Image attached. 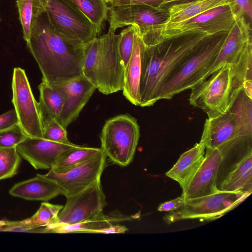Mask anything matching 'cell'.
<instances>
[{"label":"cell","mask_w":252,"mask_h":252,"mask_svg":"<svg viewBox=\"0 0 252 252\" xmlns=\"http://www.w3.org/2000/svg\"><path fill=\"white\" fill-rule=\"evenodd\" d=\"M19 124L0 130V149L16 147L26 137Z\"/></svg>","instance_id":"35"},{"label":"cell","mask_w":252,"mask_h":252,"mask_svg":"<svg viewBox=\"0 0 252 252\" xmlns=\"http://www.w3.org/2000/svg\"><path fill=\"white\" fill-rule=\"evenodd\" d=\"M106 156L101 151L87 161L63 172L51 169L44 176L56 182L61 194L66 197L84 189L93 182L100 179L104 169Z\"/></svg>","instance_id":"13"},{"label":"cell","mask_w":252,"mask_h":252,"mask_svg":"<svg viewBox=\"0 0 252 252\" xmlns=\"http://www.w3.org/2000/svg\"><path fill=\"white\" fill-rule=\"evenodd\" d=\"M16 2L23 38L27 43L33 19L44 9V7L41 0H16Z\"/></svg>","instance_id":"29"},{"label":"cell","mask_w":252,"mask_h":252,"mask_svg":"<svg viewBox=\"0 0 252 252\" xmlns=\"http://www.w3.org/2000/svg\"><path fill=\"white\" fill-rule=\"evenodd\" d=\"M201 139L204 141L206 147L220 150L224 158L241 143L252 141L241 135L234 117L228 111L206 119Z\"/></svg>","instance_id":"14"},{"label":"cell","mask_w":252,"mask_h":252,"mask_svg":"<svg viewBox=\"0 0 252 252\" xmlns=\"http://www.w3.org/2000/svg\"><path fill=\"white\" fill-rule=\"evenodd\" d=\"M135 31V26L130 25L123 30L119 34L118 49L124 63L125 70L129 63L133 51Z\"/></svg>","instance_id":"34"},{"label":"cell","mask_w":252,"mask_h":252,"mask_svg":"<svg viewBox=\"0 0 252 252\" xmlns=\"http://www.w3.org/2000/svg\"><path fill=\"white\" fill-rule=\"evenodd\" d=\"M0 231L45 233V229L38 227L27 219L22 220H0Z\"/></svg>","instance_id":"36"},{"label":"cell","mask_w":252,"mask_h":252,"mask_svg":"<svg viewBox=\"0 0 252 252\" xmlns=\"http://www.w3.org/2000/svg\"><path fill=\"white\" fill-rule=\"evenodd\" d=\"M140 136L136 120L128 114L116 116L106 121L101 135V149L106 157L120 166L132 160Z\"/></svg>","instance_id":"7"},{"label":"cell","mask_w":252,"mask_h":252,"mask_svg":"<svg viewBox=\"0 0 252 252\" xmlns=\"http://www.w3.org/2000/svg\"><path fill=\"white\" fill-rule=\"evenodd\" d=\"M78 146L72 143H62L27 136L16 148L21 157L35 169H51L64 152Z\"/></svg>","instance_id":"15"},{"label":"cell","mask_w":252,"mask_h":252,"mask_svg":"<svg viewBox=\"0 0 252 252\" xmlns=\"http://www.w3.org/2000/svg\"><path fill=\"white\" fill-rule=\"evenodd\" d=\"M128 230V228L124 225L118 223L114 224L99 232V234H119L125 233Z\"/></svg>","instance_id":"41"},{"label":"cell","mask_w":252,"mask_h":252,"mask_svg":"<svg viewBox=\"0 0 252 252\" xmlns=\"http://www.w3.org/2000/svg\"><path fill=\"white\" fill-rule=\"evenodd\" d=\"M61 85L65 93V99L60 123L66 128L78 117L96 88L83 75Z\"/></svg>","instance_id":"18"},{"label":"cell","mask_w":252,"mask_h":252,"mask_svg":"<svg viewBox=\"0 0 252 252\" xmlns=\"http://www.w3.org/2000/svg\"><path fill=\"white\" fill-rule=\"evenodd\" d=\"M234 5L236 13L238 16H244L252 21V0H231Z\"/></svg>","instance_id":"38"},{"label":"cell","mask_w":252,"mask_h":252,"mask_svg":"<svg viewBox=\"0 0 252 252\" xmlns=\"http://www.w3.org/2000/svg\"><path fill=\"white\" fill-rule=\"evenodd\" d=\"M240 86L232 66L226 64L190 88L189 104L212 118L227 111L234 90Z\"/></svg>","instance_id":"6"},{"label":"cell","mask_w":252,"mask_h":252,"mask_svg":"<svg viewBox=\"0 0 252 252\" xmlns=\"http://www.w3.org/2000/svg\"><path fill=\"white\" fill-rule=\"evenodd\" d=\"M227 111L234 117L241 135L252 140V98L247 95L242 86L234 90Z\"/></svg>","instance_id":"23"},{"label":"cell","mask_w":252,"mask_h":252,"mask_svg":"<svg viewBox=\"0 0 252 252\" xmlns=\"http://www.w3.org/2000/svg\"><path fill=\"white\" fill-rule=\"evenodd\" d=\"M106 205L100 179H98L81 191L66 197V203L59 213L57 223L51 228L58 225L74 224L97 217L103 213Z\"/></svg>","instance_id":"12"},{"label":"cell","mask_w":252,"mask_h":252,"mask_svg":"<svg viewBox=\"0 0 252 252\" xmlns=\"http://www.w3.org/2000/svg\"><path fill=\"white\" fill-rule=\"evenodd\" d=\"M185 200V198L181 195L174 199L165 201L160 204L158 208V210L159 212H165L174 211L184 204Z\"/></svg>","instance_id":"40"},{"label":"cell","mask_w":252,"mask_h":252,"mask_svg":"<svg viewBox=\"0 0 252 252\" xmlns=\"http://www.w3.org/2000/svg\"><path fill=\"white\" fill-rule=\"evenodd\" d=\"M251 22L244 16L237 15L207 78L226 64L233 66L238 63L247 45L252 40Z\"/></svg>","instance_id":"17"},{"label":"cell","mask_w":252,"mask_h":252,"mask_svg":"<svg viewBox=\"0 0 252 252\" xmlns=\"http://www.w3.org/2000/svg\"><path fill=\"white\" fill-rule=\"evenodd\" d=\"M107 3H109L111 0H104Z\"/></svg>","instance_id":"44"},{"label":"cell","mask_w":252,"mask_h":252,"mask_svg":"<svg viewBox=\"0 0 252 252\" xmlns=\"http://www.w3.org/2000/svg\"><path fill=\"white\" fill-rule=\"evenodd\" d=\"M12 90V102L19 125L27 136L42 138L43 123L39 102L33 95L25 71L20 67L13 69Z\"/></svg>","instance_id":"10"},{"label":"cell","mask_w":252,"mask_h":252,"mask_svg":"<svg viewBox=\"0 0 252 252\" xmlns=\"http://www.w3.org/2000/svg\"><path fill=\"white\" fill-rule=\"evenodd\" d=\"M27 45L42 73V82L61 85L83 76L85 44L75 43L58 32L44 9L33 19Z\"/></svg>","instance_id":"1"},{"label":"cell","mask_w":252,"mask_h":252,"mask_svg":"<svg viewBox=\"0 0 252 252\" xmlns=\"http://www.w3.org/2000/svg\"><path fill=\"white\" fill-rule=\"evenodd\" d=\"M208 35L205 32H188L152 45L143 44L139 85L140 106H152L158 101L162 86Z\"/></svg>","instance_id":"2"},{"label":"cell","mask_w":252,"mask_h":252,"mask_svg":"<svg viewBox=\"0 0 252 252\" xmlns=\"http://www.w3.org/2000/svg\"><path fill=\"white\" fill-rule=\"evenodd\" d=\"M130 217L119 213H113L106 215L103 213L95 218L71 224H62L53 226L47 233H98L101 230L109 227L119 222L130 220Z\"/></svg>","instance_id":"24"},{"label":"cell","mask_w":252,"mask_h":252,"mask_svg":"<svg viewBox=\"0 0 252 252\" xmlns=\"http://www.w3.org/2000/svg\"><path fill=\"white\" fill-rule=\"evenodd\" d=\"M21 157L16 147L0 149V180L16 174Z\"/></svg>","instance_id":"31"},{"label":"cell","mask_w":252,"mask_h":252,"mask_svg":"<svg viewBox=\"0 0 252 252\" xmlns=\"http://www.w3.org/2000/svg\"><path fill=\"white\" fill-rule=\"evenodd\" d=\"M224 159V156L220 150L206 147L202 164L182 192L185 199L202 197L219 190L218 174Z\"/></svg>","instance_id":"16"},{"label":"cell","mask_w":252,"mask_h":252,"mask_svg":"<svg viewBox=\"0 0 252 252\" xmlns=\"http://www.w3.org/2000/svg\"><path fill=\"white\" fill-rule=\"evenodd\" d=\"M42 138L59 143H71L67 138L66 128L56 119L50 117H45L42 118Z\"/></svg>","instance_id":"33"},{"label":"cell","mask_w":252,"mask_h":252,"mask_svg":"<svg viewBox=\"0 0 252 252\" xmlns=\"http://www.w3.org/2000/svg\"><path fill=\"white\" fill-rule=\"evenodd\" d=\"M243 88L247 95L252 98V80H246L243 84Z\"/></svg>","instance_id":"43"},{"label":"cell","mask_w":252,"mask_h":252,"mask_svg":"<svg viewBox=\"0 0 252 252\" xmlns=\"http://www.w3.org/2000/svg\"><path fill=\"white\" fill-rule=\"evenodd\" d=\"M249 195L219 190L208 195L185 199L184 204L169 212L164 220L168 223L185 219L215 220L233 209Z\"/></svg>","instance_id":"8"},{"label":"cell","mask_w":252,"mask_h":252,"mask_svg":"<svg viewBox=\"0 0 252 252\" xmlns=\"http://www.w3.org/2000/svg\"><path fill=\"white\" fill-rule=\"evenodd\" d=\"M41 0L51 24L66 39L84 45L97 36L94 25L73 5L65 0Z\"/></svg>","instance_id":"9"},{"label":"cell","mask_w":252,"mask_h":252,"mask_svg":"<svg viewBox=\"0 0 252 252\" xmlns=\"http://www.w3.org/2000/svg\"><path fill=\"white\" fill-rule=\"evenodd\" d=\"M164 0H111L109 3L111 7L130 4L145 5L154 7H160Z\"/></svg>","instance_id":"37"},{"label":"cell","mask_w":252,"mask_h":252,"mask_svg":"<svg viewBox=\"0 0 252 252\" xmlns=\"http://www.w3.org/2000/svg\"><path fill=\"white\" fill-rule=\"evenodd\" d=\"M237 17L232 2L210 9L186 21L154 30L140 37L144 45L150 46L188 32H201L212 35L229 31Z\"/></svg>","instance_id":"5"},{"label":"cell","mask_w":252,"mask_h":252,"mask_svg":"<svg viewBox=\"0 0 252 252\" xmlns=\"http://www.w3.org/2000/svg\"><path fill=\"white\" fill-rule=\"evenodd\" d=\"M119 37L109 30L85 44L83 75L104 94L123 88L125 67L119 52Z\"/></svg>","instance_id":"3"},{"label":"cell","mask_w":252,"mask_h":252,"mask_svg":"<svg viewBox=\"0 0 252 252\" xmlns=\"http://www.w3.org/2000/svg\"><path fill=\"white\" fill-rule=\"evenodd\" d=\"M101 151V148L79 145L64 152L51 169L57 173L63 172L87 161Z\"/></svg>","instance_id":"28"},{"label":"cell","mask_w":252,"mask_h":252,"mask_svg":"<svg viewBox=\"0 0 252 252\" xmlns=\"http://www.w3.org/2000/svg\"><path fill=\"white\" fill-rule=\"evenodd\" d=\"M0 20H1V18H0Z\"/></svg>","instance_id":"45"},{"label":"cell","mask_w":252,"mask_h":252,"mask_svg":"<svg viewBox=\"0 0 252 252\" xmlns=\"http://www.w3.org/2000/svg\"><path fill=\"white\" fill-rule=\"evenodd\" d=\"M78 9L95 27L97 34L108 18V6L104 0H65Z\"/></svg>","instance_id":"27"},{"label":"cell","mask_w":252,"mask_h":252,"mask_svg":"<svg viewBox=\"0 0 252 252\" xmlns=\"http://www.w3.org/2000/svg\"><path fill=\"white\" fill-rule=\"evenodd\" d=\"M194 0H164L160 7L167 8V7L175 4L186 2Z\"/></svg>","instance_id":"42"},{"label":"cell","mask_w":252,"mask_h":252,"mask_svg":"<svg viewBox=\"0 0 252 252\" xmlns=\"http://www.w3.org/2000/svg\"><path fill=\"white\" fill-rule=\"evenodd\" d=\"M206 145L200 139L193 147L183 153L165 175L179 183L183 191L200 166L204 158Z\"/></svg>","instance_id":"19"},{"label":"cell","mask_w":252,"mask_h":252,"mask_svg":"<svg viewBox=\"0 0 252 252\" xmlns=\"http://www.w3.org/2000/svg\"><path fill=\"white\" fill-rule=\"evenodd\" d=\"M232 2L231 0H194L171 5L167 8L169 15L168 22L158 29L186 21L210 9Z\"/></svg>","instance_id":"25"},{"label":"cell","mask_w":252,"mask_h":252,"mask_svg":"<svg viewBox=\"0 0 252 252\" xmlns=\"http://www.w3.org/2000/svg\"><path fill=\"white\" fill-rule=\"evenodd\" d=\"M234 77L240 86L246 80H252V40L247 45L238 63L231 66Z\"/></svg>","instance_id":"32"},{"label":"cell","mask_w":252,"mask_h":252,"mask_svg":"<svg viewBox=\"0 0 252 252\" xmlns=\"http://www.w3.org/2000/svg\"><path fill=\"white\" fill-rule=\"evenodd\" d=\"M9 193L13 196L26 200L44 201L61 194L60 189L56 182L39 174L15 184Z\"/></svg>","instance_id":"20"},{"label":"cell","mask_w":252,"mask_h":252,"mask_svg":"<svg viewBox=\"0 0 252 252\" xmlns=\"http://www.w3.org/2000/svg\"><path fill=\"white\" fill-rule=\"evenodd\" d=\"M109 30L115 32L125 26H135L140 36L166 24L169 15L167 8L145 5L108 6Z\"/></svg>","instance_id":"11"},{"label":"cell","mask_w":252,"mask_h":252,"mask_svg":"<svg viewBox=\"0 0 252 252\" xmlns=\"http://www.w3.org/2000/svg\"><path fill=\"white\" fill-rule=\"evenodd\" d=\"M143 43L136 27L134 46L129 63L125 70L123 94L132 104L139 106V85L141 72V53Z\"/></svg>","instance_id":"22"},{"label":"cell","mask_w":252,"mask_h":252,"mask_svg":"<svg viewBox=\"0 0 252 252\" xmlns=\"http://www.w3.org/2000/svg\"><path fill=\"white\" fill-rule=\"evenodd\" d=\"M228 32L208 35L191 56L161 88L158 97L170 99L174 95L205 80L227 36Z\"/></svg>","instance_id":"4"},{"label":"cell","mask_w":252,"mask_h":252,"mask_svg":"<svg viewBox=\"0 0 252 252\" xmlns=\"http://www.w3.org/2000/svg\"><path fill=\"white\" fill-rule=\"evenodd\" d=\"M39 104L42 118L50 117L60 122V116L65 99L62 85H49L42 82L38 86Z\"/></svg>","instance_id":"26"},{"label":"cell","mask_w":252,"mask_h":252,"mask_svg":"<svg viewBox=\"0 0 252 252\" xmlns=\"http://www.w3.org/2000/svg\"><path fill=\"white\" fill-rule=\"evenodd\" d=\"M18 124V120L14 109H11L0 115V130Z\"/></svg>","instance_id":"39"},{"label":"cell","mask_w":252,"mask_h":252,"mask_svg":"<svg viewBox=\"0 0 252 252\" xmlns=\"http://www.w3.org/2000/svg\"><path fill=\"white\" fill-rule=\"evenodd\" d=\"M61 205H55L48 202H42L36 213L28 220L38 227L45 228V233L55 225L58 220V215L63 208Z\"/></svg>","instance_id":"30"},{"label":"cell","mask_w":252,"mask_h":252,"mask_svg":"<svg viewBox=\"0 0 252 252\" xmlns=\"http://www.w3.org/2000/svg\"></svg>","instance_id":"46"},{"label":"cell","mask_w":252,"mask_h":252,"mask_svg":"<svg viewBox=\"0 0 252 252\" xmlns=\"http://www.w3.org/2000/svg\"><path fill=\"white\" fill-rule=\"evenodd\" d=\"M219 190L250 194L252 189V151L248 150L222 181Z\"/></svg>","instance_id":"21"}]
</instances>
